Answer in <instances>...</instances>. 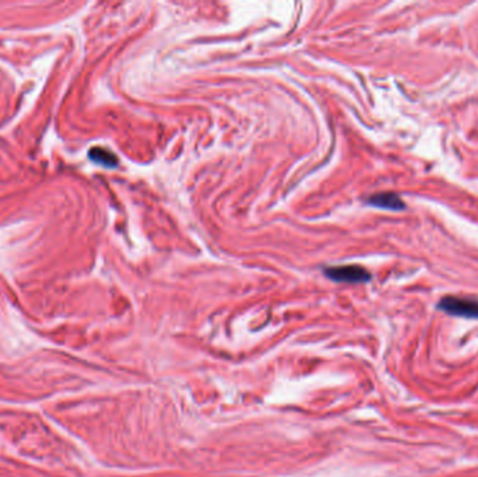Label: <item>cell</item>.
<instances>
[{
	"mask_svg": "<svg viewBox=\"0 0 478 477\" xmlns=\"http://www.w3.org/2000/svg\"><path fill=\"white\" fill-rule=\"evenodd\" d=\"M438 308L453 317L478 319V301L473 298L447 295L440 301Z\"/></svg>",
	"mask_w": 478,
	"mask_h": 477,
	"instance_id": "obj_1",
	"label": "cell"
},
{
	"mask_svg": "<svg viewBox=\"0 0 478 477\" xmlns=\"http://www.w3.org/2000/svg\"><path fill=\"white\" fill-rule=\"evenodd\" d=\"M326 276L334 281L341 283H367L370 280V273L365 268L358 265H345V266H336L328 268L325 271Z\"/></svg>",
	"mask_w": 478,
	"mask_h": 477,
	"instance_id": "obj_2",
	"label": "cell"
},
{
	"mask_svg": "<svg viewBox=\"0 0 478 477\" xmlns=\"http://www.w3.org/2000/svg\"><path fill=\"white\" fill-rule=\"evenodd\" d=\"M367 203L370 206L379 207V209H386V210H403L405 209V201L400 199L399 195L392 194V192H383V194H376L368 198Z\"/></svg>",
	"mask_w": 478,
	"mask_h": 477,
	"instance_id": "obj_3",
	"label": "cell"
},
{
	"mask_svg": "<svg viewBox=\"0 0 478 477\" xmlns=\"http://www.w3.org/2000/svg\"><path fill=\"white\" fill-rule=\"evenodd\" d=\"M90 157L103 165H107V167H115L118 164V159L115 154H112L110 150H105L103 147H94L91 149L90 152Z\"/></svg>",
	"mask_w": 478,
	"mask_h": 477,
	"instance_id": "obj_4",
	"label": "cell"
}]
</instances>
